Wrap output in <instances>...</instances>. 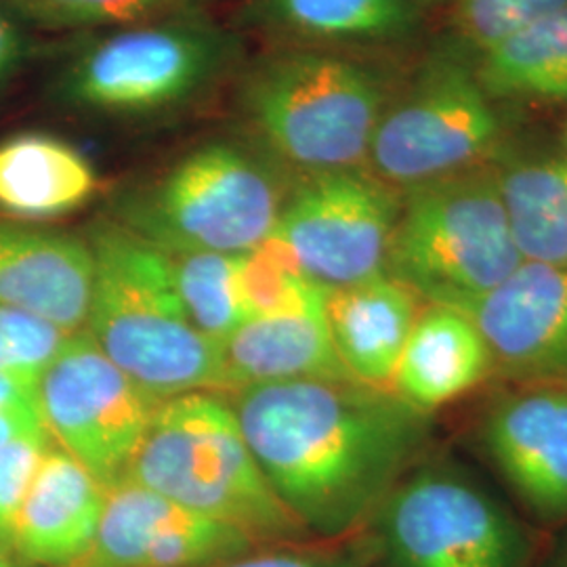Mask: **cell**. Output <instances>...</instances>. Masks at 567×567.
<instances>
[{
  "instance_id": "1",
  "label": "cell",
  "mask_w": 567,
  "mask_h": 567,
  "mask_svg": "<svg viewBox=\"0 0 567 567\" xmlns=\"http://www.w3.org/2000/svg\"><path fill=\"white\" fill-rule=\"evenodd\" d=\"M229 405L267 484L313 540L365 532L433 447V414L353 379L244 386Z\"/></svg>"
},
{
  "instance_id": "2",
  "label": "cell",
  "mask_w": 567,
  "mask_h": 567,
  "mask_svg": "<svg viewBox=\"0 0 567 567\" xmlns=\"http://www.w3.org/2000/svg\"><path fill=\"white\" fill-rule=\"evenodd\" d=\"M91 305L84 330L103 353L158 400L224 389L221 344L183 309L171 255L116 221L93 225Z\"/></svg>"
},
{
  "instance_id": "3",
  "label": "cell",
  "mask_w": 567,
  "mask_h": 567,
  "mask_svg": "<svg viewBox=\"0 0 567 567\" xmlns=\"http://www.w3.org/2000/svg\"><path fill=\"white\" fill-rule=\"evenodd\" d=\"M297 179L248 135L215 137L124 189L112 221L166 252L243 255L271 238Z\"/></svg>"
},
{
  "instance_id": "4",
  "label": "cell",
  "mask_w": 567,
  "mask_h": 567,
  "mask_svg": "<svg viewBox=\"0 0 567 567\" xmlns=\"http://www.w3.org/2000/svg\"><path fill=\"white\" fill-rule=\"evenodd\" d=\"M389 97L385 76L364 61L286 49L248 65L236 100L246 135L307 177L365 166Z\"/></svg>"
},
{
  "instance_id": "5",
  "label": "cell",
  "mask_w": 567,
  "mask_h": 567,
  "mask_svg": "<svg viewBox=\"0 0 567 567\" xmlns=\"http://www.w3.org/2000/svg\"><path fill=\"white\" fill-rule=\"evenodd\" d=\"M126 480L238 527L255 543L311 538L267 484L229 402L213 391L161 402Z\"/></svg>"
},
{
  "instance_id": "6",
  "label": "cell",
  "mask_w": 567,
  "mask_h": 567,
  "mask_svg": "<svg viewBox=\"0 0 567 567\" xmlns=\"http://www.w3.org/2000/svg\"><path fill=\"white\" fill-rule=\"evenodd\" d=\"M522 264L492 164L402 192L386 274L421 303L468 313Z\"/></svg>"
},
{
  "instance_id": "7",
  "label": "cell",
  "mask_w": 567,
  "mask_h": 567,
  "mask_svg": "<svg viewBox=\"0 0 567 567\" xmlns=\"http://www.w3.org/2000/svg\"><path fill=\"white\" fill-rule=\"evenodd\" d=\"M386 567H529L536 543L524 517L461 461L426 454L370 522Z\"/></svg>"
},
{
  "instance_id": "8",
  "label": "cell",
  "mask_w": 567,
  "mask_h": 567,
  "mask_svg": "<svg viewBox=\"0 0 567 567\" xmlns=\"http://www.w3.org/2000/svg\"><path fill=\"white\" fill-rule=\"evenodd\" d=\"M236 58L234 34L203 16L175 13L84 47L61 74L60 97L93 114H158L200 97Z\"/></svg>"
},
{
  "instance_id": "9",
  "label": "cell",
  "mask_w": 567,
  "mask_h": 567,
  "mask_svg": "<svg viewBox=\"0 0 567 567\" xmlns=\"http://www.w3.org/2000/svg\"><path fill=\"white\" fill-rule=\"evenodd\" d=\"M503 121L475 68L435 58L389 97L365 168L398 192L484 166Z\"/></svg>"
},
{
  "instance_id": "10",
  "label": "cell",
  "mask_w": 567,
  "mask_h": 567,
  "mask_svg": "<svg viewBox=\"0 0 567 567\" xmlns=\"http://www.w3.org/2000/svg\"><path fill=\"white\" fill-rule=\"evenodd\" d=\"M402 192L365 166L299 177L269 240L326 290L386 274Z\"/></svg>"
},
{
  "instance_id": "11",
  "label": "cell",
  "mask_w": 567,
  "mask_h": 567,
  "mask_svg": "<svg viewBox=\"0 0 567 567\" xmlns=\"http://www.w3.org/2000/svg\"><path fill=\"white\" fill-rule=\"evenodd\" d=\"M161 402L124 374L86 330L68 337L39 379L47 431L105 489L126 480Z\"/></svg>"
},
{
  "instance_id": "12",
  "label": "cell",
  "mask_w": 567,
  "mask_h": 567,
  "mask_svg": "<svg viewBox=\"0 0 567 567\" xmlns=\"http://www.w3.org/2000/svg\"><path fill=\"white\" fill-rule=\"evenodd\" d=\"M471 442L538 526H567V383H501L480 405Z\"/></svg>"
},
{
  "instance_id": "13",
  "label": "cell",
  "mask_w": 567,
  "mask_h": 567,
  "mask_svg": "<svg viewBox=\"0 0 567 567\" xmlns=\"http://www.w3.org/2000/svg\"><path fill=\"white\" fill-rule=\"evenodd\" d=\"M255 545L243 529L124 480L107 489L97 536L72 567H213Z\"/></svg>"
},
{
  "instance_id": "14",
  "label": "cell",
  "mask_w": 567,
  "mask_h": 567,
  "mask_svg": "<svg viewBox=\"0 0 567 567\" xmlns=\"http://www.w3.org/2000/svg\"><path fill=\"white\" fill-rule=\"evenodd\" d=\"M496 383H567V269L524 261L471 307Z\"/></svg>"
},
{
  "instance_id": "15",
  "label": "cell",
  "mask_w": 567,
  "mask_h": 567,
  "mask_svg": "<svg viewBox=\"0 0 567 567\" xmlns=\"http://www.w3.org/2000/svg\"><path fill=\"white\" fill-rule=\"evenodd\" d=\"M91 286L93 255L86 238L0 219V305L72 334L86 324Z\"/></svg>"
},
{
  "instance_id": "16",
  "label": "cell",
  "mask_w": 567,
  "mask_h": 567,
  "mask_svg": "<svg viewBox=\"0 0 567 567\" xmlns=\"http://www.w3.org/2000/svg\"><path fill=\"white\" fill-rule=\"evenodd\" d=\"M107 489L65 450L49 447L21 503L13 557L32 567H72L93 545Z\"/></svg>"
},
{
  "instance_id": "17",
  "label": "cell",
  "mask_w": 567,
  "mask_h": 567,
  "mask_svg": "<svg viewBox=\"0 0 567 567\" xmlns=\"http://www.w3.org/2000/svg\"><path fill=\"white\" fill-rule=\"evenodd\" d=\"M494 381V360L471 316L446 307H421L395 368L391 391L433 414Z\"/></svg>"
},
{
  "instance_id": "18",
  "label": "cell",
  "mask_w": 567,
  "mask_h": 567,
  "mask_svg": "<svg viewBox=\"0 0 567 567\" xmlns=\"http://www.w3.org/2000/svg\"><path fill=\"white\" fill-rule=\"evenodd\" d=\"M421 299L389 274L326 292L324 320L344 372L364 385L391 389Z\"/></svg>"
},
{
  "instance_id": "19",
  "label": "cell",
  "mask_w": 567,
  "mask_h": 567,
  "mask_svg": "<svg viewBox=\"0 0 567 567\" xmlns=\"http://www.w3.org/2000/svg\"><path fill=\"white\" fill-rule=\"evenodd\" d=\"M224 389L301 381L351 379L330 343L322 313L255 318L221 343Z\"/></svg>"
},
{
  "instance_id": "20",
  "label": "cell",
  "mask_w": 567,
  "mask_h": 567,
  "mask_svg": "<svg viewBox=\"0 0 567 567\" xmlns=\"http://www.w3.org/2000/svg\"><path fill=\"white\" fill-rule=\"evenodd\" d=\"M97 175L81 152L49 133L0 142V210L20 219H53L93 198Z\"/></svg>"
},
{
  "instance_id": "21",
  "label": "cell",
  "mask_w": 567,
  "mask_h": 567,
  "mask_svg": "<svg viewBox=\"0 0 567 567\" xmlns=\"http://www.w3.org/2000/svg\"><path fill=\"white\" fill-rule=\"evenodd\" d=\"M494 168L524 261L567 269V154Z\"/></svg>"
},
{
  "instance_id": "22",
  "label": "cell",
  "mask_w": 567,
  "mask_h": 567,
  "mask_svg": "<svg viewBox=\"0 0 567 567\" xmlns=\"http://www.w3.org/2000/svg\"><path fill=\"white\" fill-rule=\"evenodd\" d=\"M404 0H255L246 20L305 41H393L410 32Z\"/></svg>"
},
{
  "instance_id": "23",
  "label": "cell",
  "mask_w": 567,
  "mask_h": 567,
  "mask_svg": "<svg viewBox=\"0 0 567 567\" xmlns=\"http://www.w3.org/2000/svg\"><path fill=\"white\" fill-rule=\"evenodd\" d=\"M475 74L492 97L567 100V11L484 51Z\"/></svg>"
},
{
  "instance_id": "24",
  "label": "cell",
  "mask_w": 567,
  "mask_h": 567,
  "mask_svg": "<svg viewBox=\"0 0 567 567\" xmlns=\"http://www.w3.org/2000/svg\"><path fill=\"white\" fill-rule=\"evenodd\" d=\"M324 286L311 280L292 255L274 240L238 259V295L246 320L322 313Z\"/></svg>"
},
{
  "instance_id": "25",
  "label": "cell",
  "mask_w": 567,
  "mask_h": 567,
  "mask_svg": "<svg viewBox=\"0 0 567 567\" xmlns=\"http://www.w3.org/2000/svg\"><path fill=\"white\" fill-rule=\"evenodd\" d=\"M183 309L194 328L221 344L246 322L238 295L240 255L168 252Z\"/></svg>"
},
{
  "instance_id": "26",
  "label": "cell",
  "mask_w": 567,
  "mask_h": 567,
  "mask_svg": "<svg viewBox=\"0 0 567 567\" xmlns=\"http://www.w3.org/2000/svg\"><path fill=\"white\" fill-rule=\"evenodd\" d=\"M21 20L49 30H118L156 20L175 0H7Z\"/></svg>"
},
{
  "instance_id": "27",
  "label": "cell",
  "mask_w": 567,
  "mask_h": 567,
  "mask_svg": "<svg viewBox=\"0 0 567 567\" xmlns=\"http://www.w3.org/2000/svg\"><path fill=\"white\" fill-rule=\"evenodd\" d=\"M561 11H567V0H458L452 23L466 44L484 53Z\"/></svg>"
},
{
  "instance_id": "28",
  "label": "cell",
  "mask_w": 567,
  "mask_h": 567,
  "mask_svg": "<svg viewBox=\"0 0 567 567\" xmlns=\"http://www.w3.org/2000/svg\"><path fill=\"white\" fill-rule=\"evenodd\" d=\"M70 332L39 316L0 305V372L41 379Z\"/></svg>"
},
{
  "instance_id": "29",
  "label": "cell",
  "mask_w": 567,
  "mask_h": 567,
  "mask_svg": "<svg viewBox=\"0 0 567 567\" xmlns=\"http://www.w3.org/2000/svg\"><path fill=\"white\" fill-rule=\"evenodd\" d=\"M379 548L370 532L343 540L284 543L261 553H244L213 567H374Z\"/></svg>"
},
{
  "instance_id": "30",
  "label": "cell",
  "mask_w": 567,
  "mask_h": 567,
  "mask_svg": "<svg viewBox=\"0 0 567 567\" xmlns=\"http://www.w3.org/2000/svg\"><path fill=\"white\" fill-rule=\"evenodd\" d=\"M51 442L16 440L0 446V555L13 557V532L28 494Z\"/></svg>"
},
{
  "instance_id": "31",
  "label": "cell",
  "mask_w": 567,
  "mask_h": 567,
  "mask_svg": "<svg viewBox=\"0 0 567 567\" xmlns=\"http://www.w3.org/2000/svg\"><path fill=\"white\" fill-rule=\"evenodd\" d=\"M0 410L41 414L39 381L11 372H0Z\"/></svg>"
},
{
  "instance_id": "32",
  "label": "cell",
  "mask_w": 567,
  "mask_h": 567,
  "mask_svg": "<svg viewBox=\"0 0 567 567\" xmlns=\"http://www.w3.org/2000/svg\"><path fill=\"white\" fill-rule=\"evenodd\" d=\"M28 44L18 21L0 9V84L9 81L25 58Z\"/></svg>"
},
{
  "instance_id": "33",
  "label": "cell",
  "mask_w": 567,
  "mask_h": 567,
  "mask_svg": "<svg viewBox=\"0 0 567 567\" xmlns=\"http://www.w3.org/2000/svg\"><path fill=\"white\" fill-rule=\"evenodd\" d=\"M16 440H44L51 442V433L47 431L44 421L39 414L0 410V446L11 444Z\"/></svg>"
},
{
  "instance_id": "34",
  "label": "cell",
  "mask_w": 567,
  "mask_h": 567,
  "mask_svg": "<svg viewBox=\"0 0 567 567\" xmlns=\"http://www.w3.org/2000/svg\"><path fill=\"white\" fill-rule=\"evenodd\" d=\"M529 567H567V526L559 529L553 543L538 557H534Z\"/></svg>"
},
{
  "instance_id": "35",
  "label": "cell",
  "mask_w": 567,
  "mask_h": 567,
  "mask_svg": "<svg viewBox=\"0 0 567 567\" xmlns=\"http://www.w3.org/2000/svg\"><path fill=\"white\" fill-rule=\"evenodd\" d=\"M0 567H32L21 564L20 559L16 557H9V555H0Z\"/></svg>"
},
{
  "instance_id": "36",
  "label": "cell",
  "mask_w": 567,
  "mask_h": 567,
  "mask_svg": "<svg viewBox=\"0 0 567 567\" xmlns=\"http://www.w3.org/2000/svg\"><path fill=\"white\" fill-rule=\"evenodd\" d=\"M404 2H410V4H412V2H416V0H404Z\"/></svg>"
}]
</instances>
